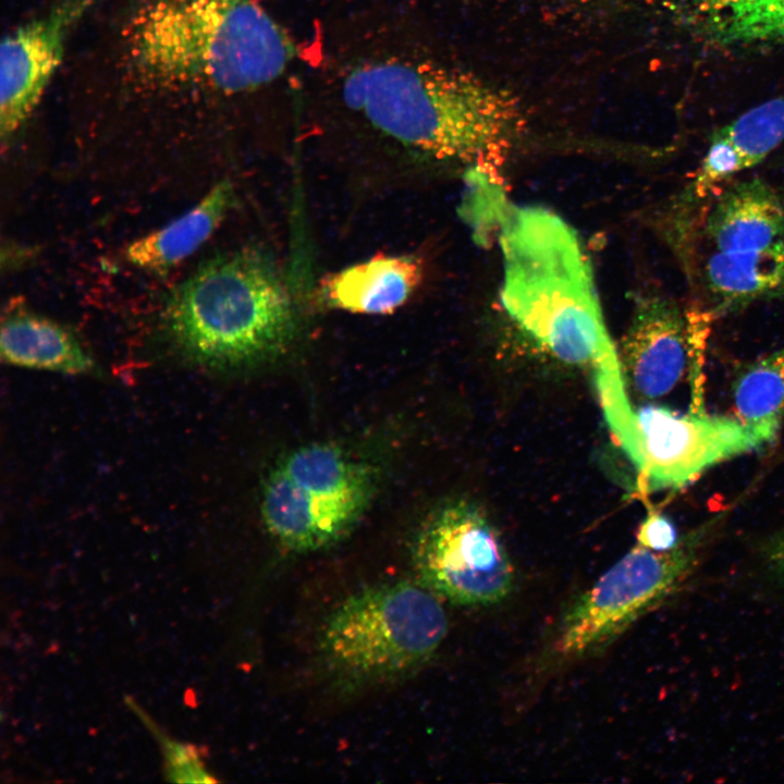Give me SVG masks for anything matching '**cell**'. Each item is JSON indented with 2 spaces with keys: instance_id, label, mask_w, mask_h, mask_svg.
<instances>
[{
  "instance_id": "7",
  "label": "cell",
  "mask_w": 784,
  "mask_h": 784,
  "mask_svg": "<svg viewBox=\"0 0 784 784\" xmlns=\"http://www.w3.org/2000/svg\"><path fill=\"white\" fill-rule=\"evenodd\" d=\"M709 530L699 527L666 551L633 548L567 609L549 660L567 662L601 648L675 592L697 566Z\"/></svg>"
},
{
  "instance_id": "15",
  "label": "cell",
  "mask_w": 784,
  "mask_h": 784,
  "mask_svg": "<svg viewBox=\"0 0 784 784\" xmlns=\"http://www.w3.org/2000/svg\"><path fill=\"white\" fill-rule=\"evenodd\" d=\"M1 357L10 365L78 375L95 362L73 332L44 316L13 310L2 319Z\"/></svg>"
},
{
  "instance_id": "11",
  "label": "cell",
  "mask_w": 784,
  "mask_h": 784,
  "mask_svg": "<svg viewBox=\"0 0 784 784\" xmlns=\"http://www.w3.org/2000/svg\"><path fill=\"white\" fill-rule=\"evenodd\" d=\"M625 381L645 399L665 395L683 377L690 345L687 316L670 298H641L618 352Z\"/></svg>"
},
{
  "instance_id": "9",
  "label": "cell",
  "mask_w": 784,
  "mask_h": 784,
  "mask_svg": "<svg viewBox=\"0 0 784 784\" xmlns=\"http://www.w3.org/2000/svg\"><path fill=\"white\" fill-rule=\"evenodd\" d=\"M764 441L739 419L706 413L681 415L664 406L635 411L629 460L645 490L679 489L709 467Z\"/></svg>"
},
{
  "instance_id": "8",
  "label": "cell",
  "mask_w": 784,
  "mask_h": 784,
  "mask_svg": "<svg viewBox=\"0 0 784 784\" xmlns=\"http://www.w3.org/2000/svg\"><path fill=\"white\" fill-rule=\"evenodd\" d=\"M416 567L425 586L461 605H489L505 599L514 571L502 539L487 515L467 501L433 514L416 547Z\"/></svg>"
},
{
  "instance_id": "22",
  "label": "cell",
  "mask_w": 784,
  "mask_h": 784,
  "mask_svg": "<svg viewBox=\"0 0 784 784\" xmlns=\"http://www.w3.org/2000/svg\"><path fill=\"white\" fill-rule=\"evenodd\" d=\"M637 544L653 551L673 549L677 542L674 524L663 514L651 512L642 520L636 534Z\"/></svg>"
},
{
  "instance_id": "1",
  "label": "cell",
  "mask_w": 784,
  "mask_h": 784,
  "mask_svg": "<svg viewBox=\"0 0 784 784\" xmlns=\"http://www.w3.org/2000/svg\"><path fill=\"white\" fill-rule=\"evenodd\" d=\"M122 75L149 96H231L280 77L297 54L259 0H142L122 30Z\"/></svg>"
},
{
  "instance_id": "12",
  "label": "cell",
  "mask_w": 784,
  "mask_h": 784,
  "mask_svg": "<svg viewBox=\"0 0 784 784\" xmlns=\"http://www.w3.org/2000/svg\"><path fill=\"white\" fill-rule=\"evenodd\" d=\"M422 278L424 265L418 257L379 254L326 278L321 295L331 308L387 315L411 298Z\"/></svg>"
},
{
  "instance_id": "20",
  "label": "cell",
  "mask_w": 784,
  "mask_h": 784,
  "mask_svg": "<svg viewBox=\"0 0 784 784\" xmlns=\"http://www.w3.org/2000/svg\"><path fill=\"white\" fill-rule=\"evenodd\" d=\"M745 169L739 151L726 137L716 132L697 171L693 192L696 197L705 198L715 187Z\"/></svg>"
},
{
  "instance_id": "14",
  "label": "cell",
  "mask_w": 784,
  "mask_h": 784,
  "mask_svg": "<svg viewBox=\"0 0 784 784\" xmlns=\"http://www.w3.org/2000/svg\"><path fill=\"white\" fill-rule=\"evenodd\" d=\"M234 198L233 185L222 180L189 210L168 224L132 241L125 259L136 268L166 274L193 255L218 229Z\"/></svg>"
},
{
  "instance_id": "21",
  "label": "cell",
  "mask_w": 784,
  "mask_h": 784,
  "mask_svg": "<svg viewBox=\"0 0 784 784\" xmlns=\"http://www.w3.org/2000/svg\"><path fill=\"white\" fill-rule=\"evenodd\" d=\"M167 775L175 782H216L204 769L198 750L186 744L162 740Z\"/></svg>"
},
{
  "instance_id": "19",
  "label": "cell",
  "mask_w": 784,
  "mask_h": 784,
  "mask_svg": "<svg viewBox=\"0 0 784 784\" xmlns=\"http://www.w3.org/2000/svg\"><path fill=\"white\" fill-rule=\"evenodd\" d=\"M718 133L739 151L746 169L760 163L784 140V96L749 109Z\"/></svg>"
},
{
  "instance_id": "10",
  "label": "cell",
  "mask_w": 784,
  "mask_h": 784,
  "mask_svg": "<svg viewBox=\"0 0 784 784\" xmlns=\"http://www.w3.org/2000/svg\"><path fill=\"white\" fill-rule=\"evenodd\" d=\"M98 0H57L8 34L0 56V135L11 139L38 107L58 71L66 41Z\"/></svg>"
},
{
  "instance_id": "16",
  "label": "cell",
  "mask_w": 784,
  "mask_h": 784,
  "mask_svg": "<svg viewBox=\"0 0 784 784\" xmlns=\"http://www.w3.org/2000/svg\"><path fill=\"white\" fill-rule=\"evenodd\" d=\"M703 270L706 285L721 308L739 307L782 294L784 237L761 249H715Z\"/></svg>"
},
{
  "instance_id": "3",
  "label": "cell",
  "mask_w": 784,
  "mask_h": 784,
  "mask_svg": "<svg viewBox=\"0 0 784 784\" xmlns=\"http://www.w3.org/2000/svg\"><path fill=\"white\" fill-rule=\"evenodd\" d=\"M501 303L559 359L591 369L599 397L626 388L607 330L592 268L575 230L541 207H515L500 230Z\"/></svg>"
},
{
  "instance_id": "4",
  "label": "cell",
  "mask_w": 784,
  "mask_h": 784,
  "mask_svg": "<svg viewBox=\"0 0 784 784\" xmlns=\"http://www.w3.org/2000/svg\"><path fill=\"white\" fill-rule=\"evenodd\" d=\"M166 330L191 364L208 369L246 366L280 353L296 327L287 285L255 248L210 257L175 286Z\"/></svg>"
},
{
  "instance_id": "6",
  "label": "cell",
  "mask_w": 784,
  "mask_h": 784,
  "mask_svg": "<svg viewBox=\"0 0 784 784\" xmlns=\"http://www.w3.org/2000/svg\"><path fill=\"white\" fill-rule=\"evenodd\" d=\"M371 488L367 466L339 446L305 445L270 473L262 492V518L286 548L315 551L348 531L364 512Z\"/></svg>"
},
{
  "instance_id": "5",
  "label": "cell",
  "mask_w": 784,
  "mask_h": 784,
  "mask_svg": "<svg viewBox=\"0 0 784 784\" xmlns=\"http://www.w3.org/2000/svg\"><path fill=\"white\" fill-rule=\"evenodd\" d=\"M448 618L433 593L384 584L348 597L324 625L320 653L341 684L365 686L403 676L440 647Z\"/></svg>"
},
{
  "instance_id": "17",
  "label": "cell",
  "mask_w": 784,
  "mask_h": 784,
  "mask_svg": "<svg viewBox=\"0 0 784 784\" xmlns=\"http://www.w3.org/2000/svg\"><path fill=\"white\" fill-rule=\"evenodd\" d=\"M697 9L707 34L719 44L784 40V0H698Z\"/></svg>"
},
{
  "instance_id": "13",
  "label": "cell",
  "mask_w": 784,
  "mask_h": 784,
  "mask_svg": "<svg viewBox=\"0 0 784 784\" xmlns=\"http://www.w3.org/2000/svg\"><path fill=\"white\" fill-rule=\"evenodd\" d=\"M706 231L716 250L764 248L784 237V204L761 179L738 182L716 200Z\"/></svg>"
},
{
  "instance_id": "2",
  "label": "cell",
  "mask_w": 784,
  "mask_h": 784,
  "mask_svg": "<svg viewBox=\"0 0 784 784\" xmlns=\"http://www.w3.org/2000/svg\"><path fill=\"white\" fill-rule=\"evenodd\" d=\"M353 110L400 143L494 179L525 126L519 100L462 69L383 60L356 66L343 83Z\"/></svg>"
},
{
  "instance_id": "23",
  "label": "cell",
  "mask_w": 784,
  "mask_h": 784,
  "mask_svg": "<svg viewBox=\"0 0 784 784\" xmlns=\"http://www.w3.org/2000/svg\"><path fill=\"white\" fill-rule=\"evenodd\" d=\"M767 558L773 572L784 583V531L770 541L767 547Z\"/></svg>"
},
{
  "instance_id": "18",
  "label": "cell",
  "mask_w": 784,
  "mask_h": 784,
  "mask_svg": "<svg viewBox=\"0 0 784 784\" xmlns=\"http://www.w3.org/2000/svg\"><path fill=\"white\" fill-rule=\"evenodd\" d=\"M733 400L739 420L764 443L772 441L784 418V347L742 371Z\"/></svg>"
}]
</instances>
